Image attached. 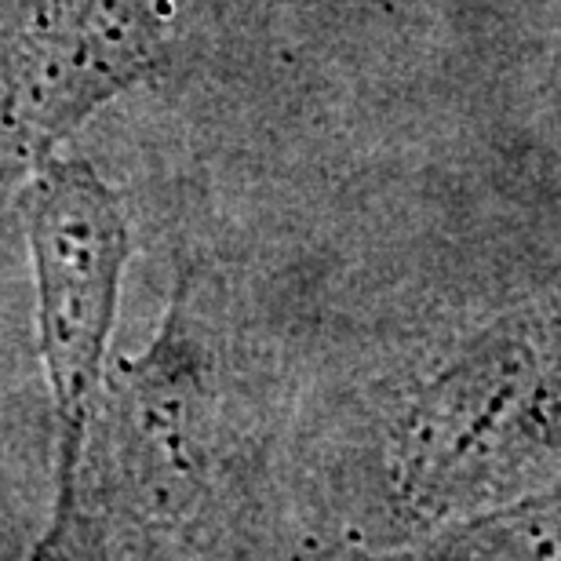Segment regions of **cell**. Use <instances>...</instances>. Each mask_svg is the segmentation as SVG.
Listing matches in <instances>:
<instances>
[{"label": "cell", "mask_w": 561, "mask_h": 561, "mask_svg": "<svg viewBox=\"0 0 561 561\" xmlns=\"http://www.w3.org/2000/svg\"><path fill=\"white\" fill-rule=\"evenodd\" d=\"M558 354V302L536 296L431 340L390 373L321 492L343 547H405L554 492Z\"/></svg>", "instance_id": "1"}, {"label": "cell", "mask_w": 561, "mask_h": 561, "mask_svg": "<svg viewBox=\"0 0 561 561\" xmlns=\"http://www.w3.org/2000/svg\"><path fill=\"white\" fill-rule=\"evenodd\" d=\"M37 288V351L51 398V485L73 478L110 373L131 227L121 197L81 153H55L15 186Z\"/></svg>", "instance_id": "3"}, {"label": "cell", "mask_w": 561, "mask_h": 561, "mask_svg": "<svg viewBox=\"0 0 561 561\" xmlns=\"http://www.w3.org/2000/svg\"><path fill=\"white\" fill-rule=\"evenodd\" d=\"M558 489L481 518L448 525L426 540L362 551L343 547L335 561H561Z\"/></svg>", "instance_id": "5"}, {"label": "cell", "mask_w": 561, "mask_h": 561, "mask_svg": "<svg viewBox=\"0 0 561 561\" xmlns=\"http://www.w3.org/2000/svg\"><path fill=\"white\" fill-rule=\"evenodd\" d=\"M194 0H19L0 22V194L183 55Z\"/></svg>", "instance_id": "4"}, {"label": "cell", "mask_w": 561, "mask_h": 561, "mask_svg": "<svg viewBox=\"0 0 561 561\" xmlns=\"http://www.w3.org/2000/svg\"><path fill=\"white\" fill-rule=\"evenodd\" d=\"M26 561H172L117 525L73 485L51 489V511Z\"/></svg>", "instance_id": "6"}, {"label": "cell", "mask_w": 561, "mask_h": 561, "mask_svg": "<svg viewBox=\"0 0 561 561\" xmlns=\"http://www.w3.org/2000/svg\"><path fill=\"white\" fill-rule=\"evenodd\" d=\"M227 332L197 271L175 277L161 329L139 357L110 365L73 485L161 554L227 551L255 478Z\"/></svg>", "instance_id": "2"}]
</instances>
